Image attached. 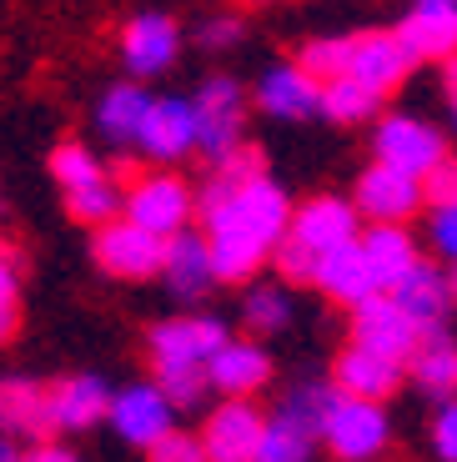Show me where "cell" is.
<instances>
[{
  "label": "cell",
  "instance_id": "obj_1",
  "mask_svg": "<svg viewBox=\"0 0 457 462\" xmlns=\"http://www.w3.org/2000/svg\"><path fill=\"white\" fill-rule=\"evenodd\" d=\"M201 221L217 282H247L252 272H262V262H272L286 221H292V201L272 176H256L241 191L201 207Z\"/></svg>",
  "mask_w": 457,
  "mask_h": 462
},
{
  "label": "cell",
  "instance_id": "obj_2",
  "mask_svg": "<svg viewBox=\"0 0 457 462\" xmlns=\"http://www.w3.org/2000/svg\"><path fill=\"white\" fill-rule=\"evenodd\" d=\"M357 236H362V217H357L352 201L312 197L292 211L272 262H276V272H282V282H317L322 256L347 246V242H357Z\"/></svg>",
  "mask_w": 457,
  "mask_h": 462
},
{
  "label": "cell",
  "instance_id": "obj_3",
  "mask_svg": "<svg viewBox=\"0 0 457 462\" xmlns=\"http://www.w3.org/2000/svg\"><path fill=\"white\" fill-rule=\"evenodd\" d=\"M317 438L327 442V452L337 462H378L392 442V422L382 412V402L367 397H347L331 387V402L317 422Z\"/></svg>",
  "mask_w": 457,
  "mask_h": 462
},
{
  "label": "cell",
  "instance_id": "obj_4",
  "mask_svg": "<svg viewBox=\"0 0 457 462\" xmlns=\"http://www.w3.org/2000/svg\"><path fill=\"white\" fill-rule=\"evenodd\" d=\"M191 211H196V191L172 171L131 176L126 197H121V217L136 221V226H146L151 236H161V242L191 226Z\"/></svg>",
  "mask_w": 457,
  "mask_h": 462
},
{
  "label": "cell",
  "instance_id": "obj_5",
  "mask_svg": "<svg viewBox=\"0 0 457 462\" xmlns=\"http://www.w3.org/2000/svg\"><path fill=\"white\" fill-rule=\"evenodd\" d=\"M196 111V151H206L211 162H221L227 151L241 146V121H247V96L231 76H211L201 91L191 96Z\"/></svg>",
  "mask_w": 457,
  "mask_h": 462
},
{
  "label": "cell",
  "instance_id": "obj_6",
  "mask_svg": "<svg viewBox=\"0 0 457 462\" xmlns=\"http://www.w3.org/2000/svg\"><path fill=\"white\" fill-rule=\"evenodd\" d=\"M372 151H378L382 166H397V171L417 176L423 181L437 162H443V131L427 126L423 116H382L378 131H372Z\"/></svg>",
  "mask_w": 457,
  "mask_h": 462
},
{
  "label": "cell",
  "instance_id": "obj_7",
  "mask_svg": "<svg viewBox=\"0 0 457 462\" xmlns=\"http://www.w3.org/2000/svg\"><path fill=\"white\" fill-rule=\"evenodd\" d=\"M357 217H367L372 226H407L417 211L427 207L423 201V181L397 166H367L362 181H357Z\"/></svg>",
  "mask_w": 457,
  "mask_h": 462
},
{
  "label": "cell",
  "instance_id": "obj_8",
  "mask_svg": "<svg viewBox=\"0 0 457 462\" xmlns=\"http://www.w3.org/2000/svg\"><path fill=\"white\" fill-rule=\"evenodd\" d=\"M161 236H151L146 226H136V221L116 217L106 221V226H96V262H101L106 277L116 282H146L161 272Z\"/></svg>",
  "mask_w": 457,
  "mask_h": 462
},
{
  "label": "cell",
  "instance_id": "obj_9",
  "mask_svg": "<svg viewBox=\"0 0 457 462\" xmlns=\"http://www.w3.org/2000/svg\"><path fill=\"white\" fill-rule=\"evenodd\" d=\"M262 428H266V412H256L252 397H227L221 407L206 412L196 438H201L206 462H252Z\"/></svg>",
  "mask_w": 457,
  "mask_h": 462
},
{
  "label": "cell",
  "instance_id": "obj_10",
  "mask_svg": "<svg viewBox=\"0 0 457 462\" xmlns=\"http://www.w3.org/2000/svg\"><path fill=\"white\" fill-rule=\"evenodd\" d=\"M352 342L372 346L382 357H397L402 367H407V357L417 352V342H423V327L412 322L387 291H378V297H367L352 307Z\"/></svg>",
  "mask_w": 457,
  "mask_h": 462
},
{
  "label": "cell",
  "instance_id": "obj_11",
  "mask_svg": "<svg viewBox=\"0 0 457 462\" xmlns=\"http://www.w3.org/2000/svg\"><path fill=\"white\" fill-rule=\"evenodd\" d=\"M172 417H176V407L156 382H131V387L111 393V407H106V422H111V428L121 432V442H131V448H151L161 432H172L176 428Z\"/></svg>",
  "mask_w": 457,
  "mask_h": 462
},
{
  "label": "cell",
  "instance_id": "obj_12",
  "mask_svg": "<svg viewBox=\"0 0 457 462\" xmlns=\"http://www.w3.org/2000/svg\"><path fill=\"white\" fill-rule=\"evenodd\" d=\"M182 56V31H176L172 15L146 11L136 21H126L121 31V66L131 70V81H151L161 70H172Z\"/></svg>",
  "mask_w": 457,
  "mask_h": 462
},
{
  "label": "cell",
  "instance_id": "obj_13",
  "mask_svg": "<svg viewBox=\"0 0 457 462\" xmlns=\"http://www.w3.org/2000/svg\"><path fill=\"white\" fill-rule=\"evenodd\" d=\"M221 342H227V327L217 317H172V322L151 327V362L156 367H206Z\"/></svg>",
  "mask_w": 457,
  "mask_h": 462
},
{
  "label": "cell",
  "instance_id": "obj_14",
  "mask_svg": "<svg viewBox=\"0 0 457 462\" xmlns=\"http://www.w3.org/2000/svg\"><path fill=\"white\" fill-rule=\"evenodd\" d=\"M272 382V357L256 337H227L206 362V387L227 397H252Z\"/></svg>",
  "mask_w": 457,
  "mask_h": 462
},
{
  "label": "cell",
  "instance_id": "obj_15",
  "mask_svg": "<svg viewBox=\"0 0 457 462\" xmlns=\"http://www.w3.org/2000/svg\"><path fill=\"white\" fill-rule=\"evenodd\" d=\"M136 146L151 162H176L186 151H196V111L186 96H151L146 116H141Z\"/></svg>",
  "mask_w": 457,
  "mask_h": 462
},
{
  "label": "cell",
  "instance_id": "obj_16",
  "mask_svg": "<svg viewBox=\"0 0 457 462\" xmlns=\"http://www.w3.org/2000/svg\"><path fill=\"white\" fill-rule=\"evenodd\" d=\"M106 407H111V387H106L96 372H76V377H61L46 387V417L51 432H86L96 422H106Z\"/></svg>",
  "mask_w": 457,
  "mask_h": 462
},
{
  "label": "cell",
  "instance_id": "obj_17",
  "mask_svg": "<svg viewBox=\"0 0 457 462\" xmlns=\"http://www.w3.org/2000/svg\"><path fill=\"white\" fill-rule=\"evenodd\" d=\"M417 66V60L402 51V41L392 31H367V35H352V56H347V76L352 81H362L367 91H397L402 81H407V70Z\"/></svg>",
  "mask_w": 457,
  "mask_h": 462
},
{
  "label": "cell",
  "instance_id": "obj_18",
  "mask_svg": "<svg viewBox=\"0 0 457 462\" xmlns=\"http://www.w3.org/2000/svg\"><path fill=\"white\" fill-rule=\"evenodd\" d=\"M412 60H447L457 56V0H417L407 21L392 31Z\"/></svg>",
  "mask_w": 457,
  "mask_h": 462
},
{
  "label": "cell",
  "instance_id": "obj_19",
  "mask_svg": "<svg viewBox=\"0 0 457 462\" xmlns=\"http://www.w3.org/2000/svg\"><path fill=\"white\" fill-rule=\"evenodd\" d=\"M161 277L182 301H201L217 287V266H211V246L201 231H176L161 246Z\"/></svg>",
  "mask_w": 457,
  "mask_h": 462
},
{
  "label": "cell",
  "instance_id": "obj_20",
  "mask_svg": "<svg viewBox=\"0 0 457 462\" xmlns=\"http://www.w3.org/2000/svg\"><path fill=\"white\" fill-rule=\"evenodd\" d=\"M402 362L397 357H382V352H372V346H357L347 342L342 352H337V367H331V387L347 397H367V402H382L387 393H397L402 382Z\"/></svg>",
  "mask_w": 457,
  "mask_h": 462
},
{
  "label": "cell",
  "instance_id": "obj_21",
  "mask_svg": "<svg viewBox=\"0 0 457 462\" xmlns=\"http://www.w3.org/2000/svg\"><path fill=\"white\" fill-rule=\"evenodd\" d=\"M256 106L266 116H276V121H307V116L322 111V86L312 81L297 60H276L256 81Z\"/></svg>",
  "mask_w": 457,
  "mask_h": 462
},
{
  "label": "cell",
  "instance_id": "obj_22",
  "mask_svg": "<svg viewBox=\"0 0 457 462\" xmlns=\"http://www.w3.org/2000/svg\"><path fill=\"white\" fill-rule=\"evenodd\" d=\"M392 301H397L402 312L412 317V322L423 327V332H437V327L447 322V312H452V291H447V272H437L433 262H412V272H402V282L387 291Z\"/></svg>",
  "mask_w": 457,
  "mask_h": 462
},
{
  "label": "cell",
  "instance_id": "obj_23",
  "mask_svg": "<svg viewBox=\"0 0 457 462\" xmlns=\"http://www.w3.org/2000/svg\"><path fill=\"white\" fill-rule=\"evenodd\" d=\"M317 287L327 291L331 301H342V307H357V301L378 297L382 282H378V272H372V262H367L362 242H347V246H337V252L322 256V266H317Z\"/></svg>",
  "mask_w": 457,
  "mask_h": 462
},
{
  "label": "cell",
  "instance_id": "obj_24",
  "mask_svg": "<svg viewBox=\"0 0 457 462\" xmlns=\"http://www.w3.org/2000/svg\"><path fill=\"white\" fill-rule=\"evenodd\" d=\"M0 432L5 438H51V417H46V387L35 377H0Z\"/></svg>",
  "mask_w": 457,
  "mask_h": 462
},
{
  "label": "cell",
  "instance_id": "obj_25",
  "mask_svg": "<svg viewBox=\"0 0 457 462\" xmlns=\"http://www.w3.org/2000/svg\"><path fill=\"white\" fill-rule=\"evenodd\" d=\"M407 377L417 382L427 397H437V402L457 397V342L443 327H437V332H423L417 352L407 357Z\"/></svg>",
  "mask_w": 457,
  "mask_h": 462
},
{
  "label": "cell",
  "instance_id": "obj_26",
  "mask_svg": "<svg viewBox=\"0 0 457 462\" xmlns=\"http://www.w3.org/2000/svg\"><path fill=\"white\" fill-rule=\"evenodd\" d=\"M146 106H151V91L141 81L111 86V91L101 96V106H96V131H101L106 141H116V146H136V131H141Z\"/></svg>",
  "mask_w": 457,
  "mask_h": 462
},
{
  "label": "cell",
  "instance_id": "obj_27",
  "mask_svg": "<svg viewBox=\"0 0 457 462\" xmlns=\"http://www.w3.org/2000/svg\"><path fill=\"white\" fill-rule=\"evenodd\" d=\"M367 252V262H372V272H378L382 291H392L402 282V272H412V262H417V242H412V231L402 226H372L357 236Z\"/></svg>",
  "mask_w": 457,
  "mask_h": 462
},
{
  "label": "cell",
  "instance_id": "obj_28",
  "mask_svg": "<svg viewBox=\"0 0 457 462\" xmlns=\"http://www.w3.org/2000/svg\"><path fill=\"white\" fill-rule=\"evenodd\" d=\"M312 452H317V432H312L302 417H292L286 407H276V412L266 417L252 462H312Z\"/></svg>",
  "mask_w": 457,
  "mask_h": 462
},
{
  "label": "cell",
  "instance_id": "obj_29",
  "mask_svg": "<svg viewBox=\"0 0 457 462\" xmlns=\"http://www.w3.org/2000/svg\"><path fill=\"white\" fill-rule=\"evenodd\" d=\"M256 176H266L262 151L241 141V146H237V151H227L221 162H211V176H206V186H201V197H196V207H211V201L231 197V191H241V186L256 181Z\"/></svg>",
  "mask_w": 457,
  "mask_h": 462
},
{
  "label": "cell",
  "instance_id": "obj_30",
  "mask_svg": "<svg viewBox=\"0 0 457 462\" xmlns=\"http://www.w3.org/2000/svg\"><path fill=\"white\" fill-rule=\"evenodd\" d=\"M382 111V96L367 91L362 81H352V76H337V81H322V111L327 121H342V126H362V121H372V116Z\"/></svg>",
  "mask_w": 457,
  "mask_h": 462
},
{
  "label": "cell",
  "instance_id": "obj_31",
  "mask_svg": "<svg viewBox=\"0 0 457 462\" xmlns=\"http://www.w3.org/2000/svg\"><path fill=\"white\" fill-rule=\"evenodd\" d=\"M121 181L116 176H96V181L86 186H70L66 191V211L80 221V226H106V221L121 217Z\"/></svg>",
  "mask_w": 457,
  "mask_h": 462
},
{
  "label": "cell",
  "instance_id": "obj_32",
  "mask_svg": "<svg viewBox=\"0 0 457 462\" xmlns=\"http://www.w3.org/2000/svg\"><path fill=\"white\" fill-rule=\"evenodd\" d=\"M292 322V301H286L282 287H252L247 301H241V327L252 337H272Z\"/></svg>",
  "mask_w": 457,
  "mask_h": 462
},
{
  "label": "cell",
  "instance_id": "obj_33",
  "mask_svg": "<svg viewBox=\"0 0 457 462\" xmlns=\"http://www.w3.org/2000/svg\"><path fill=\"white\" fill-rule=\"evenodd\" d=\"M347 56H352V41H347V35H317V41H307V46L297 51V66L322 86V81L347 76Z\"/></svg>",
  "mask_w": 457,
  "mask_h": 462
},
{
  "label": "cell",
  "instance_id": "obj_34",
  "mask_svg": "<svg viewBox=\"0 0 457 462\" xmlns=\"http://www.w3.org/2000/svg\"><path fill=\"white\" fill-rule=\"evenodd\" d=\"M51 176L61 181V191H70V186H86V181H96V176H106V166L96 162V151H86L80 141H61V146L51 151Z\"/></svg>",
  "mask_w": 457,
  "mask_h": 462
},
{
  "label": "cell",
  "instance_id": "obj_35",
  "mask_svg": "<svg viewBox=\"0 0 457 462\" xmlns=\"http://www.w3.org/2000/svg\"><path fill=\"white\" fill-rule=\"evenodd\" d=\"M21 327V256L0 242V342H11Z\"/></svg>",
  "mask_w": 457,
  "mask_h": 462
},
{
  "label": "cell",
  "instance_id": "obj_36",
  "mask_svg": "<svg viewBox=\"0 0 457 462\" xmlns=\"http://www.w3.org/2000/svg\"><path fill=\"white\" fill-rule=\"evenodd\" d=\"M151 382L172 397V407H191V402H201V393H206V367H156Z\"/></svg>",
  "mask_w": 457,
  "mask_h": 462
},
{
  "label": "cell",
  "instance_id": "obj_37",
  "mask_svg": "<svg viewBox=\"0 0 457 462\" xmlns=\"http://www.w3.org/2000/svg\"><path fill=\"white\" fill-rule=\"evenodd\" d=\"M146 457L151 462H206V452H201V438H196V432L172 428V432H161V438L151 442Z\"/></svg>",
  "mask_w": 457,
  "mask_h": 462
},
{
  "label": "cell",
  "instance_id": "obj_38",
  "mask_svg": "<svg viewBox=\"0 0 457 462\" xmlns=\"http://www.w3.org/2000/svg\"><path fill=\"white\" fill-rule=\"evenodd\" d=\"M423 201L427 207H447V201H457V156H443V162L423 176Z\"/></svg>",
  "mask_w": 457,
  "mask_h": 462
},
{
  "label": "cell",
  "instance_id": "obj_39",
  "mask_svg": "<svg viewBox=\"0 0 457 462\" xmlns=\"http://www.w3.org/2000/svg\"><path fill=\"white\" fill-rule=\"evenodd\" d=\"M427 236H433L437 256L457 266V201H447V207H433V226H427Z\"/></svg>",
  "mask_w": 457,
  "mask_h": 462
},
{
  "label": "cell",
  "instance_id": "obj_40",
  "mask_svg": "<svg viewBox=\"0 0 457 462\" xmlns=\"http://www.w3.org/2000/svg\"><path fill=\"white\" fill-rule=\"evenodd\" d=\"M433 452L443 462H457V397H447L433 417Z\"/></svg>",
  "mask_w": 457,
  "mask_h": 462
},
{
  "label": "cell",
  "instance_id": "obj_41",
  "mask_svg": "<svg viewBox=\"0 0 457 462\" xmlns=\"http://www.w3.org/2000/svg\"><path fill=\"white\" fill-rule=\"evenodd\" d=\"M241 41V21H231V15H217V21L201 25V46L206 51H231Z\"/></svg>",
  "mask_w": 457,
  "mask_h": 462
},
{
  "label": "cell",
  "instance_id": "obj_42",
  "mask_svg": "<svg viewBox=\"0 0 457 462\" xmlns=\"http://www.w3.org/2000/svg\"><path fill=\"white\" fill-rule=\"evenodd\" d=\"M25 462H80L70 448H61V442H35L31 452H25Z\"/></svg>",
  "mask_w": 457,
  "mask_h": 462
},
{
  "label": "cell",
  "instance_id": "obj_43",
  "mask_svg": "<svg viewBox=\"0 0 457 462\" xmlns=\"http://www.w3.org/2000/svg\"><path fill=\"white\" fill-rule=\"evenodd\" d=\"M443 96H447V106H457V56L443 60Z\"/></svg>",
  "mask_w": 457,
  "mask_h": 462
},
{
  "label": "cell",
  "instance_id": "obj_44",
  "mask_svg": "<svg viewBox=\"0 0 457 462\" xmlns=\"http://www.w3.org/2000/svg\"><path fill=\"white\" fill-rule=\"evenodd\" d=\"M0 462H25V452L15 448V438H5V432H0Z\"/></svg>",
  "mask_w": 457,
  "mask_h": 462
},
{
  "label": "cell",
  "instance_id": "obj_45",
  "mask_svg": "<svg viewBox=\"0 0 457 462\" xmlns=\"http://www.w3.org/2000/svg\"><path fill=\"white\" fill-rule=\"evenodd\" d=\"M447 291H452V307H457V272H447Z\"/></svg>",
  "mask_w": 457,
  "mask_h": 462
},
{
  "label": "cell",
  "instance_id": "obj_46",
  "mask_svg": "<svg viewBox=\"0 0 457 462\" xmlns=\"http://www.w3.org/2000/svg\"><path fill=\"white\" fill-rule=\"evenodd\" d=\"M447 111H452V131H457V106H447Z\"/></svg>",
  "mask_w": 457,
  "mask_h": 462
}]
</instances>
